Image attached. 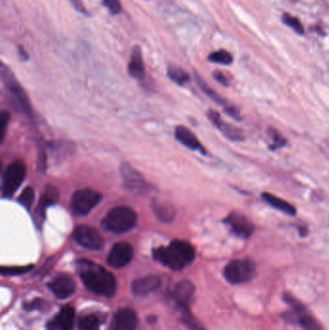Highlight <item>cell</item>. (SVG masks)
<instances>
[{"mask_svg":"<svg viewBox=\"0 0 329 330\" xmlns=\"http://www.w3.org/2000/svg\"><path fill=\"white\" fill-rule=\"evenodd\" d=\"M76 271L85 287L95 294L112 296L116 292V279L104 266L88 260L77 262Z\"/></svg>","mask_w":329,"mask_h":330,"instance_id":"obj_1","label":"cell"},{"mask_svg":"<svg viewBox=\"0 0 329 330\" xmlns=\"http://www.w3.org/2000/svg\"><path fill=\"white\" fill-rule=\"evenodd\" d=\"M154 258L173 271H181L191 264L195 258V250L188 242L175 239L168 246L154 249Z\"/></svg>","mask_w":329,"mask_h":330,"instance_id":"obj_2","label":"cell"},{"mask_svg":"<svg viewBox=\"0 0 329 330\" xmlns=\"http://www.w3.org/2000/svg\"><path fill=\"white\" fill-rule=\"evenodd\" d=\"M283 298L284 302L291 307V311L284 315L285 319L295 322L303 330H324L320 321L313 316V314L301 301L289 292L285 293Z\"/></svg>","mask_w":329,"mask_h":330,"instance_id":"obj_3","label":"cell"},{"mask_svg":"<svg viewBox=\"0 0 329 330\" xmlns=\"http://www.w3.org/2000/svg\"><path fill=\"white\" fill-rule=\"evenodd\" d=\"M137 216L131 207H116L105 216L102 225L106 231L114 234H123L132 230L136 225Z\"/></svg>","mask_w":329,"mask_h":330,"instance_id":"obj_4","label":"cell"},{"mask_svg":"<svg viewBox=\"0 0 329 330\" xmlns=\"http://www.w3.org/2000/svg\"><path fill=\"white\" fill-rule=\"evenodd\" d=\"M1 80L9 94V100L12 106L20 112L30 113L31 107L27 95L19 84L12 71L4 64H1Z\"/></svg>","mask_w":329,"mask_h":330,"instance_id":"obj_5","label":"cell"},{"mask_svg":"<svg viewBox=\"0 0 329 330\" xmlns=\"http://www.w3.org/2000/svg\"><path fill=\"white\" fill-rule=\"evenodd\" d=\"M256 274V264L250 259L234 260L227 264L223 271L226 281L232 285L249 282L254 278Z\"/></svg>","mask_w":329,"mask_h":330,"instance_id":"obj_6","label":"cell"},{"mask_svg":"<svg viewBox=\"0 0 329 330\" xmlns=\"http://www.w3.org/2000/svg\"><path fill=\"white\" fill-rule=\"evenodd\" d=\"M26 175V167L23 162L11 163L2 175V195L9 198L18 190Z\"/></svg>","mask_w":329,"mask_h":330,"instance_id":"obj_7","label":"cell"},{"mask_svg":"<svg viewBox=\"0 0 329 330\" xmlns=\"http://www.w3.org/2000/svg\"><path fill=\"white\" fill-rule=\"evenodd\" d=\"M102 200V194L96 190L89 189H79L75 191L71 200V209L78 217L88 215Z\"/></svg>","mask_w":329,"mask_h":330,"instance_id":"obj_8","label":"cell"},{"mask_svg":"<svg viewBox=\"0 0 329 330\" xmlns=\"http://www.w3.org/2000/svg\"><path fill=\"white\" fill-rule=\"evenodd\" d=\"M75 243L84 248L99 251L103 249L104 241L103 236L92 227L80 225L76 227L73 233Z\"/></svg>","mask_w":329,"mask_h":330,"instance_id":"obj_9","label":"cell"},{"mask_svg":"<svg viewBox=\"0 0 329 330\" xmlns=\"http://www.w3.org/2000/svg\"><path fill=\"white\" fill-rule=\"evenodd\" d=\"M224 222L230 227L232 233L241 238H248L254 232V224L247 217L237 213L230 214Z\"/></svg>","mask_w":329,"mask_h":330,"instance_id":"obj_10","label":"cell"},{"mask_svg":"<svg viewBox=\"0 0 329 330\" xmlns=\"http://www.w3.org/2000/svg\"><path fill=\"white\" fill-rule=\"evenodd\" d=\"M47 287L59 299H66L75 292V280L66 274H58L47 283Z\"/></svg>","mask_w":329,"mask_h":330,"instance_id":"obj_11","label":"cell"},{"mask_svg":"<svg viewBox=\"0 0 329 330\" xmlns=\"http://www.w3.org/2000/svg\"><path fill=\"white\" fill-rule=\"evenodd\" d=\"M121 175L125 182L126 188L134 193H142L148 191V184L143 179L141 174L134 169L132 165L123 163L121 166Z\"/></svg>","mask_w":329,"mask_h":330,"instance_id":"obj_12","label":"cell"},{"mask_svg":"<svg viewBox=\"0 0 329 330\" xmlns=\"http://www.w3.org/2000/svg\"><path fill=\"white\" fill-rule=\"evenodd\" d=\"M133 258V248L128 243H118L113 246L107 256V264L114 268H121Z\"/></svg>","mask_w":329,"mask_h":330,"instance_id":"obj_13","label":"cell"},{"mask_svg":"<svg viewBox=\"0 0 329 330\" xmlns=\"http://www.w3.org/2000/svg\"><path fill=\"white\" fill-rule=\"evenodd\" d=\"M207 117H208L210 121L214 124L217 129L222 132L226 137L229 138L230 140L242 141V140L245 139V133H244V132L242 130L235 128V126L222 121L220 115L217 113V111L208 110Z\"/></svg>","mask_w":329,"mask_h":330,"instance_id":"obj_14","label":"cell"},{"mask_svg":"<svg viewBox=\"0 0 329 330\" xmlns=\"http://www.w3.org/2000/svg\"><path fill=\"white\" fill-rule=\"evenodd\" d=\"M138 323L136 313L129 309L124 308L115 313L111 321L112 330H135Z\"/></svg>","mask_w":329,"mask_h":330,"instance_id":"obj_15","label":"cell"},{"mask_svg":"<svg viewBox=\"0 0 329 330\" xmlns=\"http://www.w3.org/2000/svg\"><path fill=\"white\" fill-rule=\"evenodd\" d=\"M75 321V311L72 307L65 306L56 316L47 322V330H72Z\"/></svg>","mask_w":329,"mask_h":330,"instance_id":"obj_16","label":"cell"},{"mask_svg":"<svg viewBox=\"0 0 329 330\" xmlns=\"http://www.w3.org/2000/svg\"><path fill=\"white\" fill-rule=\"evenodd\" d=\"M161 286L160 277L149 275L134 280L132 284V292L136 296H146L156 292Z\"/></svg>","mask_w":329,"mask_h":330,"instance_id":"obj_17","label":"cell"},{"mask_svg":"<svg viewBox=\"0 0 329 330\" xmlns=\"http://www.w3.org/2000/svg\"><path fill=\"white\" fill-rule=\"evenodd\" d=\"M194 285L188 280H184L177 284L171 294V297L177 304V308L188 306V303L194 294Z\"/></svg>","mask_w":329,"mask_h":330,"instance_id":"obj_18","label":"cell"},{"mask_svg":"<svg viewBox=\"0 0 329 330\" xmlns=\"http://www.w3.org/2000/svg\"><path fill=\"white\" fill-rule=\"evenodd\" d=\"M196 80H197V83L200 86V88L206 93V94L211 98L213 99L215 102H217V104H221L223 105V107L225 108L226 113L229 114L230 116H232L234 119L240 121L241 120V114H240V111L235 108V106H233L232 104H228L226 102L224 99H222L219 95L216 93L210 86H207L206 82L203 81V79L200 77L199 76H196Z\"/></svg>","mask_w":329,"mask_h":330,"instance_id":"obj_19","label":"cell"},{"mask_svg":"<svg viewBox=\"0 0 329 330\" xmlns=\"http://www.w3.org/2000/svg\"><path fill=\"white\" fill-rule=\"evenodd\" d=\"M176 137L182 144L187 146L189 149L193 151L201 152L202 154H206L204 147L201 145L197 137L194 135V133L189 131L188 128L180 126L176 129Z\"/></svg>","mask_w":329,"mask_h":330,"instance_id":"obj_20","label":"cell"},{"mask_svg":"<svg viewBox=\"0 0 329 330\" xmlns=\"http://www.w3.org/2000/svg\"><path fill=\"white\" fill-rule=\"evenodd\" d=\"M128 70H129V74L136 79L141 80L145 77V68L143 63L140 47L135 46L132 48L131 61L129 63Z\"/></svg>","mask_w":329,"mask_h":330,"instance_id":"obj_21","label":"cell"},{"mask_svg":"<svg viewBox=\"0 0 329 330\" xmlns=\"http://www.w3.org/2000/svg\"><path fill=\"white\" fill-rule=\"evenodd\" d=\"M58 198H59V192L56 188L52 186H47L44 190L38 205L37 214L39 217L45 218L47 207L54 205L58 201Z\"/></svg>","mask_w":329,"mask_h":330,"instance_id":"obj_22","label":"cell"},{"mask_svg":"<svg viewBox=\"0 0 329 330\" xmlns=\"http://www.w3.org/2000/svg\"><path fill=\"white\" fill-rule=\"evenodd\" d=\"M262 198L268 205H271L272 207L282 212V213H285V214H287L289 216H295L296 215L295 207L291 205L290 203H288L287 201L283 200V199L279 198V197L273 195L271 193H267V192H264L262 194Z\"/></svg>","mask_w":329,"mask_h":330,"instance_id":"obj_23","label":"cell"},{"mask_svg":"<svg viewBox=\"0 0 329 330\" xmlns=\"http://www.w3.org/2000/svg\"><path fill=\"white\" fill-rule=\"evenodd\" d=\"M153 208L154 213L157 217L162 221H171L175 217V209L171 205L165 204L161 201H154L153 202Z\"/></svg>","mask_w":329,"mask_h":330,"instance_id":"obj_24","label":"cell"},{"mask_svg":"<svg viewBox=\"0 0 329 330\" xmlns=\"http://www.w3.org/2000/svg\"><path fill=\"white\" fill-rule=\"evenodd\" d=\"M101 323V319L96 314H88L78 320L77 327L79 330H100Z\"/></svg>","mask_w":329,"mask_h":330,"instance_id":"obj_25","label":"cell"},{"mask_svg":"<svg viewBox=\"0 0 329 330\" xmlns=\"http://www.w3.org/2000/svg\"><path fill=\"white\" fill-rule=\"evenodd\" d=\"M180 312L182 314V321L189 330H206L204 326L191 315L189 312L188 306L179 307Z\"/></svg>","mask_w":329,"mask_h":330,"instance_id":"obj_26","label":"cell"},{"mask_svg":"<svg viewBox=\"0 0 329 330\" xmlns=\"http://www.w3.org/2000/svg\"><path fill=\"white\" fill-rule=\"evenodd\" d=\"M167 75L170 79H172L177 84L184 85L188 83L190 79L188 73L185 72L182 68L176 65H169L167 69Z\"/></svg>","mask_w":329,"mask_h":330,"instance_id":"obj_27","label":"cell"},{"mask_svg":"<svg viewBox=\"0 0 329 330\" xmlns=\"http://www.w3.org/2000/svg\"><path fill=\"white\" fill-rule=\"evenodd\" d=\"M207 59L210 62L221 64V65H230L233 63L234 60L232 54L224 49H220L211 53L207 57Z\"/></svg>","mask_w":329,"mask_h":330,"instance_id":"obj_28","label":"cell"},{"mask_svg":"<svg viewBox=\"0 0 329 330\" xmlns=\"http://www.w3.org/2000/svg\"><path fill=\"white\" fill-rule=\"evenodd\" d=\"M282 19L283 22H284L286 25H288L289 27L293 29L297 34H301V35L304 34V32H305V31H304V27H303V25H302L301 20L297 19V18L292 17V16L289 15V14H285V15L283 16Z\"/></svg>","mask_w":329,"mask_h":330,"instance_id":"obj_29","label":"cell"},{"mask_svg":"<svg viewBox=\"0 0 329 330\" xmlns=\"http://www.w3.org/2000/svg\"><path fill=\"white\" fill-rule=\"evenodd\" d=\"M34 200H35V192H34V189L30 188V187L25 188L19 197V203L23 207H26L27 209L31 207Z\"/></svg>","mask_w":329,"mask_h":330,"instance_id":"obj_30","label":"cell"},{"mask_svg":"<svg viewBox=\"0 0 329 330\" xmlns=\"http://www.w3.org/2000/svg\"><path fill=\"white\" fill-rule=\"evenodd\" d=\"M33 266L32 265H23V266H2L1 267V274L2 275H19V274H25L29 272Z\"/></svg>","mask_w":329,"mask_h":330,"instance_id":"obj_31","label":"cell"},{"mask_svg":"<svg viewBox=\"0 0 329 330\" xmlns=\"http://www.w3.org/2000/svg\"><path fill=\"white\" fill-rule=\"evenodd\" d=\"M23 308L27 311H34V310H47L48 303L45 299L35 298L34 301L26 302L23 304Z\"/></svg>","mask_w":329,"mask_h":330,"instance_id":"obj_32","label":"cell"},{"mask_svg":"<svg viewBox=\"0 0 329 330\" xmlns=\"http://www.w3.org/2000/svg\"><path fill=\"white\" fill-rule=\"evenodd\" d=\"M103 4L111 15H118L122 12L120 0H103Z\"/></svg>","mask_w":329,"mask_h":330,"instance_id":"obj_33","label":"cell"},{"mask_svg":"<svg viewBox=\"0 0 329 330\" xmlns=\"http://www.w3.org/2000/svg\"><path fill=\"white\" fill-rule=\"evenodd\" d=\"M268 133H270V136L272 137L273 139V146H272V149H277V148H281L283 147L285 144H286V140L284 139L282 135L273 130V129H270L268 130Z\"/></svg>","mask_w":329,"mask_h":330,"instance_id":"obj_34","label":"cell"},{"mask_svg":"<svg viewBox=\"0 0 329 330\" xmlns=\"http://www.w3.org/2000/svg\"><path fill=\"white\" fill-rule=\"evenodd\" d=\"M10 113L6 110H3L0 115V141H3L7 126L9 123Z\"/></svg>","mask_w":329,"mask_h":330,"instance_id":"obj_35","label":"cell"},{"mask_svg":"<svg viewBox=\"0 0 329 330\" xmlns=\"http://www.w3.org/2000/svg\"><path fill=\"white\" fill-rule=\"evenodd\" d=\"M70 1H71L72 5L74 6V8H75L77 12L81 13V14L84 15V16H89V15H90L89 12H88V11L86 10V8H85L84 4H83L82 0H70Z\"/></svg>","mask_w":329,"mask_h":330,"instance_id":"obj_36","label":"cell"},{"mask_svg":"<svg viewBox=\"0 0 329 330\" xmlns=\"http://www.w3.org/2000/svg\"><path fill=\"white\" fill-rule=\"evenodd\" d=\"M214 77L217 79L219 83H221V84L224 85V86H228V84H229L227 77L221 72H218V71L215 72L214 73Z\"/></svg>","mask_w":329,"mask_h":330,"instance_id":"obj_37","label":"cell"},{"mask_svg":"<svg viewBox=\"0 0 329 330\" xmlns=\"http://www.w3.org/2000/svg\"><path fill=\"white\" fill-rule=\"evenodd\" d=\"M18 51H19V56L21 58V60H27L28 59L29 56L27 52L25 51V49L21 47V46L18 47Z\"/></svg>","mask_w":329,"mask_h":330,"instance_id":"obj_38","label":"cell"}]
</instances>
